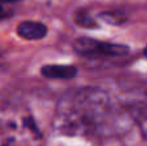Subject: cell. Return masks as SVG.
<instances>
[{"label": "cell", "mask_w": 147, "mask_h": 146, "mask_svg": "<svg viewBox=\"0 0 147 146\" xmlns=\"http://www.w3.org/2000/svg\"><path fill=\"white\" fill-rule=\"evenodd\" d=\"M41 74L52 79H71L78 74V70L67 65H48L41 69Z\"/></svg>", "instance_id": "277c9868"}, {"label": "cell", "mask_w": 147, "mask_h": 146, "mask_svg": "<svg viewBox=\"0 0 147 146\" xmlns=\"http://www.w3.org/2000/svg\"><path fill=\"white\" fill-rule=\"evenodd\" d=\"M145 56L147 57V47H146V48H145Z\"/></svg>", "instance_id": "9c48e42d"}, {"label": "cell", "mask_w": 147, "mask_h": 146, "mask_svg": "<svg viewBox=\"0 0 147 146\" xmlns=\"http://www.w3.org/2000/svg\"><path fill=\"white\" fill-rule=\"evenodd\" d=\"M107 98L97 89H81L59 101L54 118V128L69 136L89 133L105 115Z\"/></svg>", "instance_id": "6da1fadb"}, {"label": "cell", "mask_w": 147, "mask_h": 146, "mask_svg": "<svg viewBox=\"0 0 147 146\" xmlns=\"http://www.w3.org/2000/svg\"><path fill=\"white\" fill-rule=\"evenodd\" d=\"M101 18H103L106 22L111 23V25H120V23H124L125 22V16L120 12H105L101 13L99 16Z\"/></svg>", "instance_id": "8992f818"}, {"label": "cell", "mask_w": 147, "mask_h": 146, "mask_svg": "<svg viewBox=\"0 0 147 146\" xmlns=\"http://www.w3.org/2000/svg\"><path fill=\"white\" fill-rule=\"evenodd\" d=\"M10 3V1H17V0H0V3Z\"/></svg>", "instance_id": "ba28073f"}, {"label": "cell", "mask_w": 147, "mask_h": 146, "mask_svg": "<svg viewBox=\"0 0 147 146\" xmlns=\"http://www.w3.org/2000/svg\"><path fill=\"white\" fill-rule=\"evenodd\" d=\"M75 22L78 25L83 26V27H88V28H92V27H96L97 23L85 10H79L78 13L75 14Z\"/></svg>", "instance_id": "5b68a950"}, {"label": "cell", "mask_w": 147, "mask_h": 146, "mask_svg": "<svg viewBox=\"0 0 147 146\" xmlns=\"http://www.w3.org/2000/svg\"><path fill=\"white\" fill-rule=\"evenodd\" d=\"M4 16H5V12H4V9H3L1 4H0V18H1V17H4Z\"/></svg>", "instance_id": "52a82bcc"}, {"label": "cell", "mask_w": 147, "mask_h": 146, "mask_svg": "<svg viewBox=\"0 0 147 146\" xmlns=\"http://www.w3.org/2000/svg\"><path fill=\"white\" fill-rule=\"evenodd\" d=\"M74 49L83 56H125L129 52V48L121 44L102 43L90 38L76 39Z\"/></svg>", "instance_id": "7a4b0ae2"}, {"label": "cell", "mask_w": 147, "mask_h": 146, "mask_svg": "<svg viewBox=\"0 0 147 146\" xmlns=\"http://www.w3.org/2000/svg\"><path fill=\"white\" fill-rule=\"evenodd\" d=\"M47 26L36 21H25L17 27V34L26 40H39L47 35Z\"/></svg>", "instance_id": "3957f363"}]
</instances>
